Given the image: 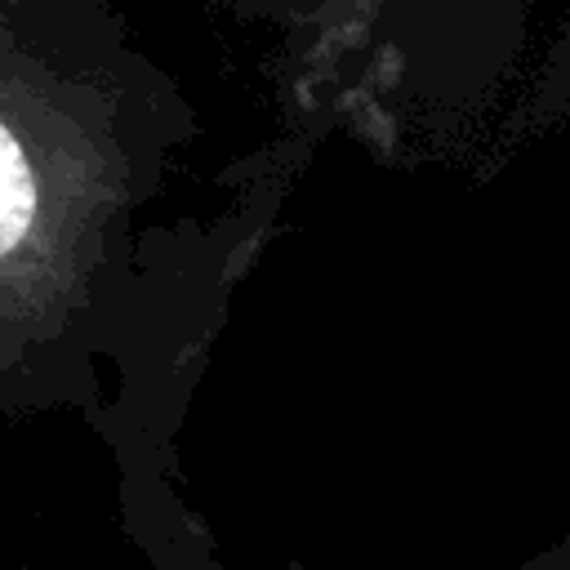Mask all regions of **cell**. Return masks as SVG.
Listing matches in <instances>:
<instances>
[{
	"label": "cell",
	"mask_w": 570,
	"mask_h": 570,
	"mask_svg": "<svg viewBox=\"0 0 570 570\" xmlns=\"http://www.w3.org/2000/svg\"><path fill=\"white\" fill-rule=\"evenodd\" d=\"M36 214V183L31 169L13 142V134L0 125V254L27 232Z\"/></svg>",
	"instance_id": "6da1fadb"
}]
</instances>
